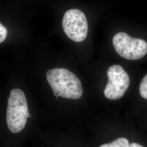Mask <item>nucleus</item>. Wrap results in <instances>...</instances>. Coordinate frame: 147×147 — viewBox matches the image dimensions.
<instances>
[{"mask_svg":"<svg viewBox=\"0 0 147 147\" xmlns=\"http://www.w3.org/2000/svg\"><path fill=\"white\" fill-rule=\"evenodd\" d=\"M140 93L142 98L147 100V74L142 79L140 85Z\"/></svg>","mask_w":147,"mask_h":147,"instance_id":"0eeeda50","label":"nucleus"},{"mask_svg":"<svg viewBox=\"0 0 147 147\" xmlns=\"http://www.w3.org/2000/svg\"><path fill=\"white\" fill-rule=\"evenodd\" d=\"M47 79L53 95L71 99H78L83 94V88L79 78L65 68L50 69L46 74Z\"/></svg>","mask_w":147,"mask_h":147,"instance_id":"f257e3e1","label":"nucleus"},{"mask_svg":"<svg viewBox=\"0 0 147 147\" xmlns=\"http://www.w3.org/2000/svg\"><path fill=\"white\" fill-rule=\"evenodd\" d=\"M107 74L109 80L104 89V95L109 100H118L123 96L128 89L129 77L123 68L117 64L109 68Z\"/></svg>","mask_w":147,"mask_h":147,"instance_id":"39448f33","label":"nucleus"},{"mask_svg":"<svg viewBox=\"0 0 147 147\" xmlns=\"http://www.w3.org/2000/svg\"><path fill=\"white\" fill-rule=\"evenodd\" d=\"M99 147H129V143L125 138L121 137L110 143L104 144Z\"/></svg>","mask_w":147,"mask_h":147,"instance_id":"423d86ee","label":"nucleus"},{"mask_svg":"<svg viewBox=\"0 0 147 147\" xmlns=\"http://www.w3.org/2000/svg\"><path fill=\"white\" fill-rule=\"evenodd\" d=\"M29 113L26 95L20 89H12L8 99L6 119L9 129L12 133H19L24 129Z\"/></svg>","mask_w":147,"mask_h":147,"instance_id":"f03ea898","label":"nucleus"},{"mask_svg":"<svg viewBox=\"0 0 147 147\" xmlns=\"http://www.w3.org/2000/svg\"><path fill=\"white\" fill-rule=\"evenodd\" d=\"M8 31L7 28L0 23V44L3 42L7 36Z\"/></svg>","mask_w":147,"mask_h":147,"instance_id":"6e6552de","label":"nucleus"},{"mask_svg":"<svg viewBox=\"0 0 147 147\" xmlns=\"http://www.w3.org/2000/svg\"><path fill=\"white\" fill-rule=\"evenodd\" d=\"M62 26L65 34L74 42H81L87 36V20L84 13L79 9H70L65 13Z\"/></svg>","mask_w":147,"mask_h":147,"instance_id":"20e7f679","label":"nucleus"},{"mask_svg":"<svg viewBox=\"0 0 147 147\" xmlns=\"http://www.w3.org/2000/svg\"><path fill=\"white\" fill-rule=\"evenodd\" d=\"M129 147H144L141 145H140L138 143H132L130 144H129Z\"/></svg>","mask_w":147,"mask_h":147,"instance_id":"1a4fd4ad","label":"nucleus"},{"mask_svg":"<svg viewBox=\"0 0 147 147\" xmlns=\"http://www.w3.org/2000/svg\"><path fill=\"white\" fill-rule=\"evenodd\" d=\"M113 45L120 56L129 60L141 59L147 53L146 41L132 38L124 32L116 34L113 38Z\"/></svg>","mask_w":147,"mask_h":147,"instance_id":"7ed1b4c3","label":"nucleus"}]
</instances>
